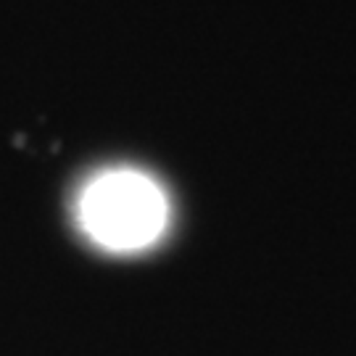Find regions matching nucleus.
I'll return each mask as SVG.
<instances>
[{"label":"nucleus","mask_w":356,"mask_h":356,"mask_svg":"<svg viewBox=\"0 0 356 356\" xmlns=\"http://www.w3.org/2000/svg\"><path fill=\"white\" fill-rule=\"evenodd\" d=\"M169 219L164 191L135 169L103 172L82 191L79 225L108 251H143L161 238Z\"/></svg>","instance_id":"obj_1"}]
</instances>
